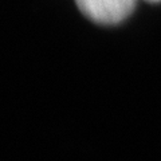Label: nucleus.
Returning <instances> with one entry per match:
<instances>
[{"mask_svg":"<svg viewBox=\"0 0 161 161\" xmlns=\"http://www.w3.org/2000/svg\"><path fill=\"white\" fill-rule=\"evenodd\" d=\"M75 3L87 19L103 26L124 22L136 6V0H75Z\"/></svg>","mask_w":161,"mask_h":161,"instance_id":"nucleus-1","label":"nucleus"},{"mask_svg":"<svg viewBox=\"0 0 161 161\" xmlns=\"http://www.w3.org/2000/svg\"><path fill=\"white\" fill-rule=\"evenodd\" d=\"M147 2H152V3H158L161 0H147Z\"/></svg>","mask_w":161,"mask_h":161,"instance_id":"nucleus-2","label":"nucleus"}]
</instances>
